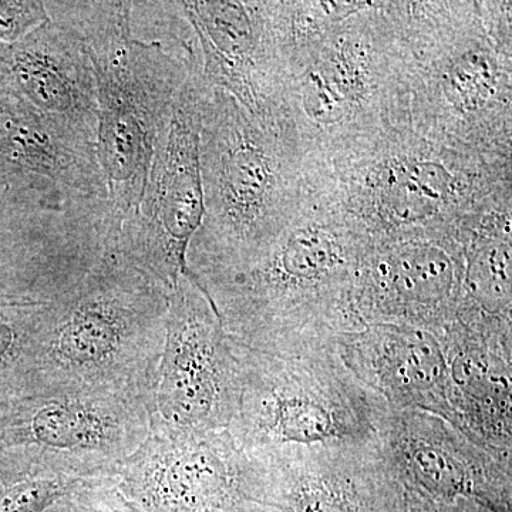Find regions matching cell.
Masks as SVG:
<instances>
[{"label":"cell","instance_id":"3957f363","mask_svg":"<svg viewBox=\"0 0 512 512\" xmlns=\"http://www.w3.org/2000/svg\"><path fill=\"white\" fill-rule=\"evenodd\" d=\"M200 165L204 217L187 252L195 281L244 268L271 247L323 174L281 121L262 124L220 89L202 101Z\"/></svg>","mask_w":512,"mask_h":512},{"label":"cell","instance_id":"d6986e66","mask_svg":"<svg viewBox=\"0 0 512 512\" xmlns=\"http://www.w3.org/2000/svg\"><path fill=\"white\" fill-rule=\"evenodd\" d=\"M0 94L72 121L97 137L92 62L82 39L62 23L49 18L18 42L0 46Z\"/></svg>","mask_w":512,"mask_h":512},{"label":"cell","instance_id":"30bf717a","mask_svg":"<svg viewBox=\"0 0 512 512\" xmlns=\"http://www.w3.org/2000/svg\"><path fill=\"white\" fill-rule=\"evenodd\" d=\"M207 89L198 64L158 138L140 204L123 222L109 249L168 291L180 276L192 275L187 252L204 217L200 133Z\"/></svg>","mask_w":512,"mask_h":512},{"label":"cell","instance_id":"44dd1931","mask_svg":"<svg viewBox=\"0 0 512 512\" xmlns=\"http://www.w3.org/2000/svg\"><path fill=\"white\" fill-rule=\"evenodd\" d=\"M460 241L464 301L490 315L512 318V210L477 215Z\"/></svg>","mask_w":512,"mask_h":512},{"label":"cell","instance_id":"5b68a950","mask_svg":"<svg viewBox=\"0 0 512 512\" xmlns=\"http://www.w3.org/2000/svg\"><path fill=\"white\" fill-rule=\"evenodd\" d=\"M278 121L320 167L409 124L406 57L386 2H360L289 43Z\"/></svg>","mask_w":512,"mask_h":512},{"label":"cell","instance_id":"8fae6325","mask_svg":"<svg viewBox=\"0 0 512 512\" xmlns=\"http://www.w3.org/2000/svg\"><path fill=\"white\" fill-rule=\"evenodd\" d=\"M143 512H248L258 505L255 468L228 430L177 429L150 417L144 443L116 477Z\"/></svg>","mask_w":512,"mask_h":512},{"label":"cell","instance_id":"277c9868","mask_svg":"<svg viewBox=\"0 0 512 512\" xmlns=\"http://www.w3.org/2000/svg\"><path fill=\"white\" fill-rule=\"evenodd\" d=\"M322 188L367 245L448 241L477 215L512 210V160L457 150L403 124L328 165Z\"/></svg>","mask_w":512,"mask_h":512},{"label":"cell","instance_id":"7402d4cb","mask_svg":"<svg viewBox=\"0 0 512 512\" xmlns=\"http://www.w3.org/2000/svg\"><path fill=\"white\" fill-rule=\"evenodd\" d=\"M50 299H0V403L39 392Z\"/></svg>","mask_w":512,"mask_h":512},{"label":"cell","instance_id":"9c48e42d","mask_svg":"<svg viewBox=\"0 0 512 512\" xmlns=\"http://www.w3.org/2000/svg\"><path fill=\"white\" fill-rule=\"evenodd\" d=\"M153 407L101 393H37L0 403V458L72 480L116 478L146 440Z\"/></svg>","mask_w":512,"mask_h":512},{"label":"cell","instance_id":"ffe728a7","mask_svg":"<svg viewBox=\"0 0 512 512\" xmlns=\"http://www.w3.org/2000/svg\"><path fill=\"white\" fill-rule=\"evenodd\" d=\"M342 362L393 410L448 420V370L441 343L427 330L365 325L336 339Z\"/></svg>","mask_w":512,"mask_h":512},{"label":"cell","instance_id":"6da1fadb","mask_svg":"<svg viewBox=\"0 0 512 512\" xmlns=\"http://www.w3.org/2000/svg\"><path fill=\"white\" fill-rule=\"evenodd\" d=\"M367 244L322 190L254 261L197 284L229 338L269 355H296L336 345L363 328L353 301Z\"/></svg>","mask_w":512,"mask_h":512},{"label":"cell","instance_id":"484cf974","mask_svg":"<svg viewBox=\"0 0 512 512\" xmlns=\"http://www.w3.org/2000/svg\"><path fill=\"white\" fill-rule=\"evenodd\" d=\"M62 512H69V507H67V504L64 505V508H63V511Z\"/></svg>","mask_w":512,"mask_h":512},{"label":"cell","instance_id":"ac0fdd59","mask_svg":"<svg viewBox=\"0 0 512 512\" xmlns=\"http://www.w3.org/2000/svg\"><path fill=\"white\" fill-rule=\"evenodd\" d=\"M383 450L400 485L512 512V457L477 446L436 414L390 409Z\"/></svg>","mask_w":512,"mask_h":512},{"label":"cell","instance_id":"ba28073f","mask_svg":"<svg viewBox=\"0 0 512 512\" xmlns=\"http://www.w3.org/2000/svg\"><path fill=\"white\" fill-rule=\"evenodd\" d=\"M231 342L238 390L228 431L242 453L383 443L390 407L350 372L336 345L281 356Z\"/></svg>","mask_w":512,"mask_h":512},{"label":"cell","instance_id":"52a82bcc","mask_svg":"<svg viewBox=\"0 0 512 512\" xmlns=\"http://www.w3.org/2000/svg\"><path fill=\"white\" fill-rule=\"evenodd\" d=\"M168 293L123 256L101 252L50 299L37 393L114 394L153 407Z\"/></svg>","mask_w":512,"mask_h":512},{"label":"cell","instance_id":"8992f818","mask_svg":"<svg viewBox=\"0 0 512 512\" xmlns=\"http://www.w3.org/2000/svg\"><path fill=\"white\" fill-rule=\"evenodd\" d=\"M49 18L77 33L96 77L97 154L106 178V214L97 241L109 251L143 197L158 138L175 100L200 64L194 37L181 55L133 36V2H45Z\"/></svg>","mask_w":512,"mask_h":512},{"label":"cell","instance_id":"603a6c76","mask_svg":"<svg viewBox=\"0 0 512 512\" xmlns=\"http://www.w3.org/2000/svg\"><path fill=\"white\" fill-rule=\"evenodd\" d=\"M69 512H143L134 507L121 493L116 478L83 480L73 491ZM248 512H275L271 508L255 507Z\"/></svg>","mask_w":512,"mask_h":512},{"label":"cell","instance_id":"cb8c5ba5","mask_svg":"<svg viewBox=\"0 0 512 512\" xmlns=\"http://www.w3.org/2000/svg\"><path fill=\"white\" fill-rule=\"evenodd\" d=\"M47 20L45 2H0V46L18 42Z\"/></svg>","mask_w":512,"mask_h":512},{"label":"cell","instance_id":"2e32d148","mask_svg":"<svg viewBox=\"0 0 512 512\" xmlns=\"http://www.w3.org/2000/svg\"><path fill=\"white\" fill-rule=\"evenodd\" d=\"M460 239L367 245L353 301L362 325H397L439 336L463 301Z\"/></svg>","mask_w":512,"mask_h":512},{"label":"cell","instance_id":"7a4b0ae2","mask_svg":"<svg viewBox=\"0 0 512 512\" xmlns=\"http://www.w3.org/2000/svg\"><path fill=\"white\" fill-rule=\"evenodd\" d=\"M406 57L409 124L512 160V3L386 2Z\"/></svg>","mask_w":512,"mask_h":512},{"label":"cell","instance_id":"d4e9b609","mask_svg":"<svg viewBox=\"0 0 512 512\" xmlns=\"http://www.w3.org/2000/svg\"><path fill=\"white\" fill-rule=\"evenodd\" d=\"M402 487V512H491L476 501L457 498V500H443L409 487Z\"/></svg>","mask_w":512,"mask_h":512},{"label":"cell","instance_id":"5bb4252c","mask_svg":"<svg viewBox=\"0 0 512 512\" xmlns=\"http://www.w3.org/2000/svg\"><path fill=\"white\" fill-rule=\"evenodd\" d=\"M259 507L275 512H402V487L383 443L286 447L245 454Z\"/></svg>","mask_w":512,"mask_h":512},{"label":"cell","instance_id":"7c38bea8","mask_svg":"<svg viewBox=\"0 0 512 512\" xmlns=\"http://www.w3.org/2000/svg\"><path fill=\"white\" fill-rule=\"evenodd\" d=\"M237 390L231 338L194 276H180L168 293L151 416L177 429L228 430Z\"/></svg>","mask_w":512,"mask_h":512},{"label":"cell","instance_id":"9a60e30c","mask_svg":"<svg viewBox=\"0 0 512 512\" xmlns=\"http://www.w3.org/2000/svg\"><path fill=\"white\" fill-rule=\"evenodd\" d=\"M0 180L18 177L47 211H87L99 227L106 178L97 137L72 121L0 94Z\"/></svg>","mask_w":512,"mask_h":512},{"label":"cell","instance_id":"4fadbf2b","mask_svg":"<svg viewBox=\"0 0 512 512\" xmlns=\"http://www.w3.org/2000/svg\"><path fill=\"white\" fill-rule=\"evenodd\" d=\"M190 28L208 89L228 93L262 124L278 123L288 43L285 2H174Z\"/></svg>","mask_w":512,"mask_h":512},{"label":"cell","instance_id":"e0dca14e","mask_svg":"<svg viewBox=\"0 0 512 512\" xmlns=\"http://www.w3.org/2000/svg\"><path fill=\"white\" fill-rule=\"evenodd\" d=\"M448 370V423L477 446L512 457V322L461 301L437 336Z\"/></svg>","mask_w":512,"mask_h":512}]
</instances>
